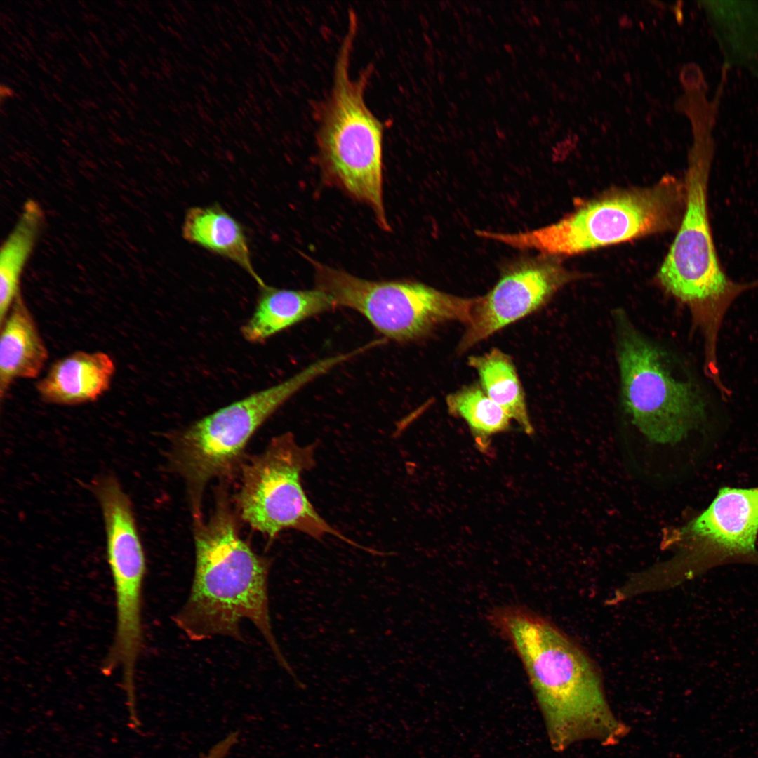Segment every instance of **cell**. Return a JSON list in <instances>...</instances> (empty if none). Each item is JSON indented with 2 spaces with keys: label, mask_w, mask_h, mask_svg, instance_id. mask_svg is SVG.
Instances as JSON below:
<instances>
[{
  "label": "cell",
  "mask_w": 758,
  "mask_h": 758,
  "mask_svg": "<svg viewBox=\"0 0 758 758\" xmlns=\"http://www.w3.org/2000/svg\"><path fill=\"white\" fill-rule=\"evenodd\" d=\"M343 362L340 354L319 359L286 380L201 418L180 433L172 462L185 480L197 517L206 483L231 472L254 433L291 397Z\"/></svg>",
  "instance_id": "cell-6"
},
{
  "label": "cell",
  "mask_w": 758,
  "mask_h": 758,
  "mask_svg": "<svg viewBox=\"0 0 758 758\" xmlns=\"http://www.w3.org/2000/svg\"><path fill=\"white\" fill-rule=\"evenodd\" d=\"M684 184L667 175L655 185L616 191L590 201L559 222L531 231L480 237L544 255H571L669 230L680 222Z\"/></svg>",
  "instance_id": "cell-5"
},
{
  "label": "cell",
  "mask_w": 758,
  "mask_h": 758,
  "mask_svg": "<svg viewBox=\"0 0 758 758\" xmlns=\"http://www.w3.org/2000/svg\"><path fill=\"white\" fill-rule=\"evenodd\" d=\"M182 234L188 242L239 265L253 278L258 286L265 284L253 267L242 226L220 206L190 208L185 215Z\"/></svg>",
  "instance_id": "cell-15"
},
{
  "label": "cell",
  "mask_w": 758,
  "mask_h": 758,
  "mask_svg": "<svg viewBox=\"0 0 758 758\" xmlns=\"http://www.w3.org/2000/svg\"><path fill=\"white\" fill-rule=\"evenodd\" d=\"M711 142L696 140L684 181L685 204L679 228L658 272L661 285L692 310L703 332L705 346H717L724 315L736 298L758 288V279L731 280L722 268L708 213Z\"/></svg>",
  "instance_id": "cell-4"
},
{
  "label": "cell",
  "mask_w": 758,
  "mask_h": 758,
  "mask_svg": "<svg viewBox=\"0 0 758 758\" xmlns=\"http://www.w3.org/2000/svg\"><path fill=\"white\" fill-rule=\"evenodd\" d=\"M44 222L39 204L29 199L22 208L13 230L3 243L0 253V324L20 294V281Z\"/></svg>",
  "instance_id": "cell-16"
},
{
  "label": "cell",
  "mask_w": 758,
  "mask_h": 758,
  "mask_svg": "<svg viewBox=\"0 0 758 758\" xmlns=\"http://www.w3.org/2000/svg\"><path fill=\"white\" fill-rule=\"evenodd\" d=\"M0 324V395L3 399L16 380L36 378L48 354L21 294Z\"/></svg>",
  "instance_id": "cell-14"
},
{
  "label": "cell",
  "mask_w": 758,
  "mask_h": 758,
  "mask_svg": "<svg viewBox=\"0 0 758 758\" xmlns=\"http://www.w3.org/2000/svg\"><path fill=\"white\" fill-rule=\"evenodd\" d=\"M467 364L477 371L485 393L526 434H533L524 388L511 357L498 348H492L482 355L469 357Z\"/></svg>",
  "instance_id": "cell-17"
},
{
  "label": "cell",
  "mask_w": 758,
  "mask_h": 758,
  "mask_svg": "<svg viewBox=\"0 0 758 758\" xmlns=\"http://www.w3.org/2000/svg\"><path fill=\"white\" fill-rule=\"evenodd\" d=\"M335 62L330 94L318 114L317 159L326 181L372 211L377 225L390 231L383 201V126L366 104L368 67L350 76L357 22L350 20Z\"/></svg>",
  "instance_id": "cell-3"
},
{
  "label": "cell",
  "mask_w": 758,
  "mask_h": 758,
  "mask_svg": "<svg viewBox=\"0 0 758 758\" xmlns=\"http://www.w3.org/2000/svg\"><path fill=\"white\" fill-rule=\"evenodd\" d=\"M448 413L464 420L482 453L492 436L510 430L512 419L483 390L479 383L466 385L446 397Z\"/></svg>",
  "instance_id": "cell-18"
},
{
  "label": "cell",
  "mask_w": 758,
  "mask_h": 758,
  "mask_svg": "<svg viewBox=\"0 0 758 758\" xmlns=\"http://www.w3.org/2000/svg\"><path fill=\"white\" fill-rule=\"evenodd\" d=\"M195 571L187 601L174 616L192 640L215 636L241 639L240 623L248 620L263 636L279 665L296 679L272 632L268 595L269 561L239 537L224 499L206 522L197 519Z\"/></svg>",
  "instance_id": "cell-2"
},
{
  "label": "cell",
  "mask_w": 758,
  "mask_h": 758,
  "mask_svg": "<svg viewBox=\"0 0 758 758\" xmlns=\"http://www.w3.org/2000/svg\"><path fill=\"white\" fill-rule=\"evenodd\" d=\"M115 364L102 352L77 351L55 361L36 384L46 403L75 406L95 401L110 387Z\"/></svg>",
  "instance_id": "cell-12"
},
{
  "label": "cell",
  "mask_w": 758,
  "mask_h": 758,
  "mask_svg": "<svg viewBox=\"0 0 758 758\" xmlns=\"http://www.w3.org/2000/svg\"><path fill=\"white\" fill-rule=\"evenodd\" d=\"M679 535L688 544L678 563V583L727 563L758 565V487L721 488Z\"/></svg>",
  "instance_id": "cell-10"
},
{
  "label": "cell",
  "mask_w": 758,
  "mask_h": 758,
  "mask_svg": "<svg viewBox=\"0 0 758 758\" xmlns=\"http://www.w3.org/2000/svg\"><path fill=\"white\" fill-rule=\"evenodd\" d=\"M306 258L314 271L316 288L328 294L337 307L359 312L385 338L398 343L418 340L448 321L467 326L478 300L417 281L367 280Z\"/></svg>",
  "instance_id": "cell-7"
},
{
  "label": "cell",
  "mask_w": 758,
  "mask_h": 758,
  "mask_svg": "<svg viewBox=\"0 0 758 758\" xmlns=\"http://www.w3.org/2000/svg\"><path fill=\"white\" fill-rule=\"evenodd\" d=\"M625 320L617 319L625 410L649 441L674 444L702 418L703 401L691 383L674 375L667 354Z\"/></svg>",
  "instance_id": "cell-9"
},
{
  "label": "cell",
  "mask_w": 758,
  "mask_h": 758,
  "mask_svg": "<svg viewBox=\"0 0 758 758\" xmlns=\"http://www.w3.org/2000/svg\"><path fill=\"white\" fill-rule=\"evenodd\" d=\"M316 445L300 446L291 433L274 438L243 470L238 503L242 519L270 539L293 529L316 540L329 535L372 553L331 526L316 511L301 484L315 464Z\"/></svg>",
  "instance_id": "cell-8"
},
{
  "label": "cell",
  "mask_w": 758,
  "mask_h": 758,
  "mask_svg": "<svg viewBox=\"0 0 758 758\" xmlns=\"http://www.w3.org/2000/svg\"><path fill=\"white\" fill-rule=\"evenodd\" d=\"M251 317L241 326L244 338L262 343L273 335L315 315L337 307L334 300L318 288L290 290L264 284Z\"/></svg>",
  "instance_id": "cell-13"
},
{
  "label": "cell",
  "mask_w": 758,
  "mask_h": 758,
  "mask_svg": "<svg viewBox=\"0 0 758 758\" xmlns=\"http://www.w3.org/2000/svg\"><path fill=\"white\" fill-rule=\"evenodd\" d=\"M567 279L565 271L545 256L522 258L508 265L494 287L478 298L458 352L467 351L542 307Z\"/></svg>",
  "instance_id": "cell-11"
},
{
  "label": "cell",
  "mask_w": 758,
  "mask_h": 758,
  "mask_svg": "<svg viewBox=\"0 0 758 758\" xmlns=\"http://www.w3.org/2000/svg\"><path fill=\"white\" fill-rule=\"evenodd\" d=\"M488 618L521 659L556 752L584 740L613 746L628 734L592 663L560 630L521 607L497 608Z\"/></svg>",
  "instance_id": "cell-1"
}]
</instances>
